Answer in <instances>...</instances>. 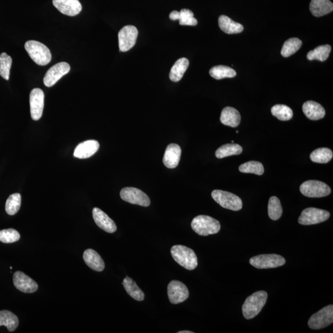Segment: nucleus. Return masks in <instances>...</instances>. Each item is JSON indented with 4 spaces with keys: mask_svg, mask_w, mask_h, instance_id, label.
<instances>
[{
    "mask_svg": "<svg viewBox=\"0 0 333 333\" xmlns=\"http://www.w3.org/2000/svg\"><path fill=\"white\" fill-rule=\"evenodd\" d=\"M268 294L264 291H259L252 294L246 299L242 307L243 314L247 320L257 316L267 302Z\"/></svg>",
    "mask_w": 333,
    "mask_h": 333,
    "instance_id": "nucleus-1",
    "label": "nucleus"
},
{
    "mask_svg": "<svg viewBox=\"0 0 333 333\" xmlns=\"http://www.w3.org/2000/svg\"><path fill=\"white\" fill-rule=\"evenodd\" d=\"M171 254L176 263L188 270L195 269L197 266V258L195 252L189 247L175 245L171 248Z\"/></svg>",
    "mask_w": 333,
    "mask_h": 333,
    "instance_id": "nucleus-2",
    "label": "nucleus"
},
{
    "mask_svg": "<svg viewBox=\"0 0 333 333\" xmlns=\"http://www.w3.org/2000/svg\"><path fill=\"white\" fill-rule=\"evenodd\" d=\"M24 46L29 57L39 66H46L51 61V52L44 44L37 41L30 40L25 43Z\"/></svg>",
    "mask_w": 333,
    "mask_h": 333,
    "instance_id": "nucleus-3",
    "label": "nucleus"
},
{
    "mask_svg": "<svg viewBox=\"0 0 333 333\" xmlns=\"http://www.w3.org/2000/svg\"><path fill=\"white\" fill-rule=\"evenodd\" d=\"M191 225L194 232L202 237L216 234L220 230L219 221L208 216L194 217Z\"/></svg>",
    "mask_w": 333,
    "mask_h": 333,
    "instance_id": "nucleus-4",
    "label": "nucleus"
},
{
    "mask_svg": "<svg viewBox=\"0 0 333 333\" xmlns=\"http://www.w3.org/2000/svg\"><path fill=\"white\" fill-rule=\"evenodd\" d=\"M212 198L220 206L234 211H240L243 208L242 200L235 194L219 190L212 191Z\"/></svg>",
    "mask_w": 333,
    "mask_h": 333,
    "instance_id": "nucleus-5",
    "label": "nucleus"
},
{
    "mask_svg": "<svg viewBox=\"0 0 333 333\" xmlns=\"http://www.w3.org/2000/svg\"><path fill=\"white\" fill-rule=\"evenodd\" d=\"M300 191L309 197H323L329 195L331 188L325 183L318 181H308L300 185Z\"/></svg>",
    "mask_w": 333,
    "mask_h": 333,
    "instance_id": "nucleus-6",
    "label": "nucleus"
},
{
    "mask_svg": "<svg viewBox=\"0 0 333 333\" xmlns=\"http://www.w3.org/2000/svg\"><path fill=\"white\" fill-rule=\"evenodd\" d=\"M249 263L257 269H267L283 266L286 264V260L278 254H261L250 258Z\"/></svg>",
    "mask_w": 333,
    "mask_h": 333,
    "instance_id": "nucleus-7",
    "label": "nucleus"
},
{
    "mask_svg": "<svg viewBox=\"0 0 333 333\" xmlns=\"http://www.w3.org/2000/svg\"><path fill=\"white\" fill-rule=\"evenodd\" d=\"M332 322L333 305H329L312 315L308 325L312 329H320L331 325Z\"/></svg>",
    "mask_w": 333,
    "mask_h": 333,
    "instance_id": "nucleus-8",
    "label": "nucleus"
},
{
    "mask_svg": "<svg viewBox=\"0 0 333 333\" xmlns=\"http://www.w3.org/2000/svg\"><path fill=\"white\" fill-rule=\"evenodd\" d=\"M330 217L329 212L323 209L309 208L304 209L300 215L298 222L300 225H311L325 222Z\"/></svg>",
    "mask_w": 333,
    "mask_h": 333,
    "instance_id": "nucleus-9",
    "label": "nucleus"
},
{
    "mask_svg": "<svg viewBox=\"0 0 333 333\" xmlns=\"http://www.w3.org/2000/svg\"><path fill=\"white\" fill-rule=\"evenodd\" d=\"M120 196L123 201L143 207H148L151 203L149 197L142 191L136 188H123L120 191Z\"/></svg>",
    "mask_w": 333,
    "mask_h": 333,
    "instance_id": "nucleus-10",
    "label": "nucleus"
},
{
    "mask_svg": "<svg viewBox=\"0 0 333 333\" xmlns=\"http://www.w3.org/2000/svg\"><path fill=\"white\" fill-rule=\"evenodd\" d=\"M138 35V29L135 26L123 27L118 34L120 52H126L132 48L136 43Z\"/></svg>",
    "mask_w": 333,
    "mask_h": 333,
    "instance_id": "nucleus-11",
    "label": "nucleus"
},
{
    "mask_svg": "<svg viewBox=\"0 0 333 333\" xmlns=\"http://www.w3.org/2000/svg\"><path fill=\"white\" fill-rule=\"evenodd\" d=\"M167 294L170 302L173 304L184 302L189 297V291L181 281L173 280L169 283Z\"/></svg>",
    "mask_w": 333,
    "mask_h": 333,
    "instance_id": "nucleus-12",
    "label": "nucleus"
},
{
    "mask_svg": "<svg viewBox=\"0 0 333 333\" xmlns=\"http://www.w3.org/2000/svg\"><path fill=\"white\" fill-rule=\"evenodd\" d=\"M70 70V65L66 62H61V63L55 64L46 72L43 79L44 84L47 87L53 86L56 83H57L59 80L68 73Z\"/></svg>",
    "mask_w": 333,
    "mask_h": 333,
    "instance_id": "nucleus-13",
    "label": "nucleus"
},
{
    "mask_svg": "<svg viewBox=\"0 0 333 333\" xmlns=\"http://www.w3.org/2000/svg\"><path fill=\"white\" fill-rule=\"evenodd\" d=\"M43 91L40 88H34L30 94V106L32 119L38 120L42 116L44 108Z\"/></svg>",
    "mask_w": 333,
    "mask_h": 333,
    "instance_id": "nucleus-14",
    "label": "nucleus"
},
{
    "mask_svg": "<svg viewBox=\"0 0 333 333\" xmlns=\"http://www.w3.org/2000/svg\"><path fill=\"white\" fill-rule=\"evenodd\" d=\"M14 287L24 293H34L36 292L38 286L34 279L22 272H16L13 275Z\"/></svg>",
    "mask_w": 333,
    "mask_h": 333,
    "instance_id": "nucleus-15",
    "label": "nucleus"
},
{
    "mask_svg": "<svg viewBox=\"0 0 333 333\" xmlns=\"http://www.w3.org/2000/svg\"><path fill=\"white\" fill-rule=\"evenodd\" d=\"M53 4L62 14L69 16L78 15L82 10L79 0H53Z\"/></svg>",
    "mask_w": 333,
    "mask_h": 333,
    "instance_id": "nucleus-16",
    "label": "nucleus"
},
{
    "mask_svg": "<svg viewBox=\"0 0 333 333\" xmlns=\"http://www.w3.org/2000/svg\"><path fill=\"white\" fill-rule=\"evenodd\" d=\"M92 213L93 219L99 228L109 234H113L116 232V223L101 209L95 208L93 209Z\"/></svg>",
    "mask_w": 333,
    "mask_h": 333,
    "instance_id": "nucleus-17",
    "label": "nucleus"
},
{
    "mask_svg": "<svg viewBox=\"0 0 333 333\" xmlns=\"http://www.w3.org/2000/svg\"><path fill=\"white\" fill-rule=\"evenodd\" d=\"M181 155L182 149L177 144H170L165 151L163 158L164 166L169 169H174L178 166Z\"/></svg>",
    "mask_w": 333,
    "mask_h": 333,
    "instance_id": "nucleus-18",
    "label": "nucleus"
},
{
    "mask_svg": "<svg viewBox=\"0 0 333 333\" xmlns=\"http://www.w3.org/2000/svg\"><path fill=\"white\" fill-rule=\"evenodd\" d=\"M99 148L98 141L93 140L85 141L76 147L73 156L79 159L89 158L98 151Z\"/></svg>",
    "mask_w": 333,
    "mask_h": 333,
    "instance_id": "nucleus-19",
    "label": "nucleus"
},
{
    "mask_svg": "<svg viewBox=\"0 0 333 333\" xmlns=\"http://www.w3.org/2000/svg\"><path fill=\"white\" fill-rule=\"evenodd\" d=\"M302 111L305 116L312 120L322 119L325 116V110L323 106L313 101L303 103Z\"/></svg>",
    "mask_w": 333,
    "mask_h": 333,
    "instance_id": "nucleus-20",
    "label": "nucleus"
},
{
    "mask_svg": "<svg viewBox=\"0 0 333 333\" xmlns=\"http://www.w3.org/2000/svg\"><path fill=\"white\" fill-rule=\"evenodd\" d=\"M84 260L90 269L102 272L105 269V264L101 256L95 250L88 249L85 250L83 255Z\"/></svg>",
    "mask_w": 333,
    "mask_h": 333,
    "instance_id": "nucleus-21",
    "label": "nucleus"
},
{
    "mask_svg": "<svg viewBox=\"0 0 333 333\" xmlns=\"http://www.w3.org/2000/svg\"><path fill=\"white\" fill-rule=\"evenodd\" d=\"M220 121L223 125L235 128L240 125L241 115L238 111L232 107H226L221 113Z\"/></svg>",
    "mask_w": 333,
    "mask_h": 333,
    "instance_id": "nucleus-22",
    "label": "nucleus"
},
{
    "mask_svg": "<svg viewBox=\"0 0 333 333\" xmlns=\"http://www.w3.org/2000/svg\"><path fill=\"white\" fill-rule=\"evenodd\" d=\"M169 17L172 20H179L181 25L195 26L197 24V20L194 18L193 12L188 9H183L181 12H171Z\"/></svg>",
    "mask_w": 333,
    "mask_h": 333,
    "instance_id": "nucleus-23",
    "label": "nucleus"
},
{
    "mask_svg": "<svg viewBox=\"0 0 333 333\" xmlns=\"http://www.w3.org/2000/svg\"><path fill=\"white\" fill-rule=\"evenodd\" d=\"M333 10V4L329 0H312L310 11L315 17H321L328 14Z\"/></svg>",
    "mask_w": 333,
    "mask_h": 333,
    "instance_id": "nucleus-24",
    "label": "nucleus"
},
{
    "mask_svg": "<svg viewBox=\"0 0 333 333\" xmlns=\"http://www.w3.org/2000/svg\"><path fill=\"white\" fill-rule=\"evenodd\" d=\"M219 25L221 30L227 34H239L244 30V27L241 23L234 21L225 15L219 17Z\"/></svg>",
    "mask_w": 333,
    "mask_h": 333,
    "instance_id": "nucleus-25",
    "label": "nucleus"
},
{
    "mask_svg": "<svg viewBox=\"0 0 333 333\" xmlns=\"http://www.w3.org/2000/svg\"><path fill=\"white\" fill-rule=\"evenodd\" d=\"M188 66L189 61L187 58H182L176 61L170 70L169 78L171 81L174 82L181 81Z\"/></svg>",
    "mask_w": 333,
    "mask_h": 333,
    "instance_id": "nucleus-26",
    "label": "nucleus"
},
{
    "mask_svg": "<svg viewBox=\"0 0 333 333\" xmlns=\"http://www.w3.org/2000/svg\"><path fill=\"white\" fill-rule=\"evenodd\" d=\"M122 285L125 290L133 299L138 301H143L144 299V294L142 290L138 287L136 283L129 276L123 279Z\"/></svg>",
    "mask_w": 333,
    "mask_h": 333,
    "instance_id": "nucleus-27",
    "label": "nucleus"
},
{
    "mask_svg": "<svg viewBox=\"0 0 333 333\" xmlns=\"http://www.w3.org/2000/svg\"><path fill=\"white\" fill-rule=\"evenodd\" d=\"M19 325V319L16 315L8 311H0V326L7 327L9 331H15Z\"/></svg>",
    "mask_w": 333,
    "mask_h": 333,
    "instance_id": "nucleus-28",
    "label": "nucleus"
},
{
    "mask_svg": "<svg viewBox=\"0 0 333 333\" xmlns=\"http://www.w3.org/2000/svg\"><path fill=\"white\" fill-rule=\"evenodd\" d=\"M243 152V148L240 144H226L225 145L220 146L216 152V156L217 158L222 159L228 156L239 155Z\"/></svg>",
    "mask_w": 333,
    "mask_h": 333,
    "instance_id": "nucleus-29",
    "label": "nucleus"
},
{
    "mask_svg": "<svg viewBox=\"0 0 333 333\" xmlns=\"http://www.w3.org/2000/svg\"><path fill=\"white\" fill-rule=\"evenodd\" d=\"M333 153L331 149L327 148H320L315 149L311 153V161L315 163L326 164L331 160Z\"/></svg>",
    "mask_w": 333,
    "mask_h": 333,
    "instance_id": "nucleus-30",
    "label": "nucleus"
},
{
    "mask_svg": "<svg viewBox=\"0 0 333 333\" xmlns=\"http://www.w3.org/2000/svg\"><path fill=\"white\" fill-rule=\"evenodd\" d=\"M209 73L212 78L217 80L233 78L237 75V72L234 69L225 66H214L210 70Z\"/></svg>",
    "mask_w": 333,
    "mask_h": 333,
    "instance_id": "nucleus-31",
    "label": "nucleus"
},
{
    "mask_svg": "<svg viewBox=\"0 0 333 333\" xmlns=\"http://www.w3.org/2000/svg\"><path fill=\"white\" fill-rule=\"evenodd\" d=\"M302 41L297 38H291L286 41L281 51V54L285 58L290 57L301 48Z\"/></svg>",
    "mask_w": 333,
    "mask_h": 333,
    "instance_id": "nucleus-32",
    "label": "nucleus"
},
{
    "mask_svg": "<svg viewBox=\"0 0 333 333\" xmlns=\"http://www.w3.org/2000/svg\"><path fill=\"white\" fill-rule=\"evenodd\" d=\"M331 51V47L329 45L319 46L317 47L313 51L309 52L307 58L310 61L315 60L323 62L328 58Z\"/></svg>",
    "mask_w": 333,
    "mask_h": 333,
    "instance_id": "nucleus-33",
    "label": "nucleus"
},
{
    "mask_svg": "<svg viewBox=\"0 0 333 333\" xmlns=\"http://www.w3.org/2000/svg\"><path fill=\"white\" fill-rule=\"evenodd\" d=\"M271 112L275 116L281 121H287L293 118V112L290 107L284 105H276L271 109Z\"/></svg>",
    "mask_w": 333,
    "mask_h": 333,
    "instance_id": "nucleus-34",
    "label": "nucleus"
},
{
    "mask_svg": "<svg viewBox=\"0 0 333 333\" xmlns=\"http://www.w3.org/2000/svg\"><path fill=\"white\" fill-rule=\"evenodd\" d=\"M21 205V195L19 193L11 194L6 202V212L10 216H14L19 211Z\"/></svg>",
    "mask_w": 333,
    "mask_h": 333,
    "instance_id": "nucleus-35",
    "label": "nucleus"
},
{
    "mask_svg": "<svg viewBox=\"0 0 333 333\" xmlns=\"http://www.w3.org/2000/svg\"><path fill=\"white\" fill-rule=\"evenodd\" d=\"M268 213L271 219L277 220L282 216L283 209L280 201L276 196L270 197L268 205Z\"/></svg>",
    "mask_w": 333,
    "mask_h": 333,
    "instance_id": "nucleus-36",
    "label": "nucleus"
},
{
    "mask_svg": "<svg viewBox=\"0 0 333 333\" xmlns=\"http://www.w3.org/2000/svg\"><path fill=\"white\" fill-rule=\"evenodd\" d=\"M241 172L246 173H254V174L262 175L264 172V168L262 163L258 161H249L241 164L239 167Z\"/></svg>",
    "mask_w": 333,
    "mask_h": 333,
    "instance_id": "nucleus-37",
    "label": "nucleus"
},
{
    "mask_svg": "<svg viewBox=\"0 0 333 333\" xmlns=\"http://www.w3.org/2000/svg\"><path fill=\"white\" fill-rule=\"evenodd\" d=\"M12 58L7 53H3L0 55V75L7 81L10 79Z\"/></svg>",
    "mask_w": 333,
    "mask_h": 333,
    "instance_id": "nucleus-38",
    "label": "nucleus"
},
{
    "mask_svg": "<svg viewBox=\"0 0 333 333\" xmlns=\"http://www.w3.org/2000/svg\"><path fill=\"white\" fill-rule=\"evenodd\" d=\"M19 233L13 228L0 231V241L4 243H13L20 240Z\"/></svg>",
    "mask_w": 333,
    "mask_h": 333,
    "instance_id": "nucleus-39",
    "label": "nucleus"
},
{
    "mask_svg": "<svg viewBox=\"0 0 333 333\" xmlns=\"http://www.w3.org/2000/svg\"><path fill=\"white\" fill-rule=\"evenodd\" d=\"M178 333H193V332L190 331H181L178 332Z\"/></svg>",
    "mask_w": 333,
    "mask_h": 333,
    "instance_id": "nucleus-40",
    "label": "nucleus"
}]
</instances>
